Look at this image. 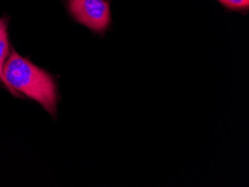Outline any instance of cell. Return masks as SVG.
Listing matches in <instances>:
<instances>
[{
	"instance_id": "3",
	"label": "cell",
	"mask_w": 249,
	"mask_h": 187,
	"mask_svg": "<svg viewBox=\"0 0 249 187\" xmlns=\"http://www.w3.org/2000/svg\"><path fill=\"white\" fill-rule=\"evenodd\" d=\"M8 23L5 18H0V82H2L8 91L15 97L21 98L20 93L15 91L13 88L8 85L4 75L3 68L5 59L9 54V42H8Z\"/></svg>"
},
{
	"instance_id": "2",
	"label": "cell",
	"mask_w": 249,
	"mask_h": 187,
	"mask_svg": "<svg viewBox=\"0 0 249 187\" xmlns=\"http://www.w3.org/2000/svg\"><path fill=\"white\" fill-rule=\"evenodd\" d=\"M72 16L93 32L102 33L110 22L108 2L104 0H69Z\"/></svg>"
},
{
	"instance_id": "4",
	"label": "cell",
	"mask_w": 249,
	"mask_h": 187,
	"mask_svg": "<svg viewBox=\"0 0 249 187\" xmlns=\"http://www.w3.org/2000/svg\"><path fill=\"white\" fill-rule=\"evenodd\" d=\"M225 6L232 9H245L249 6V0H219Z\"/></svg>"
},
{
	"instance_id": "1",
	"label": "cell",
	"mask_w": 249,
	"mask_h": 187,
	"mask_svg": "<svg viewBox=\"0 0 249 187\" xmlns=\"http://www.w3.org/2000/svg\"><path fill=\"white\" fill-rule=\"evenodd\" d=\"M3 72L8 85L15 91L37 102L55 117L58 94L50 74L21 57L13 48L5 63Z\"/></svg>"
}]
</instances>
